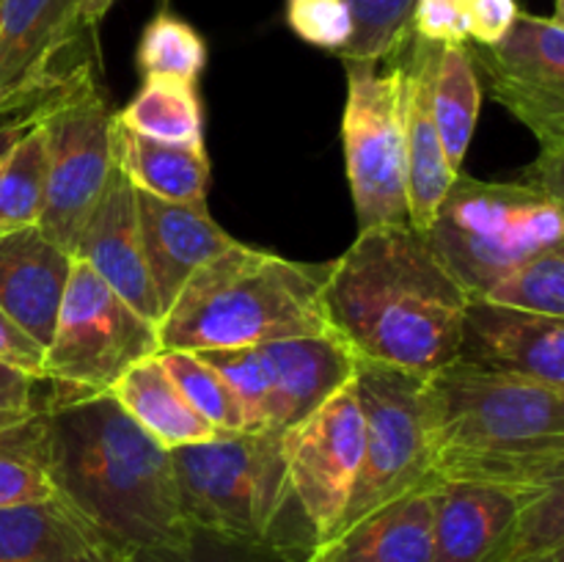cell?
Listing matches in <instances>:
<instances>
[{
    "label": "cell",
    "instance_id": "14",
    "mask_svg": "<svg viewBox=\"0 0 564 562\" xmlns=\"http://www.w3.org/2000/svg\"><path fill=\"white\" fill-rule=\"evenodd\" d=\"M69 253L77 262L88 264L138 314L152 320L154 325L160 323L163 312H160L158 292H154L147 253H143L135 187L130 185L119 165L110 174L108 187L83 224Z\"/></svg>",
    "mask_w": 564,
    "mask_h": 562
},
{
    "label": "cell",
    "instance_id": "25",
    "mask_svg": "<svg viewBox=\"0 0 564 562\" xmlns=\"http://www.w3.org/2000/svg\"><path fill=\"white\" fill-rule=\"evenodd\" d=\"M479 102H482V83L468 44H444L433 80V116L446 163L455 174H463V160L471 147L479 108H482Z\"/></svg>",
    "mask_w": 564,
    "mask_h": 562
},
{
    "label": "cell",
    "instance_id": "8",
    "mask_svg": "<svg viewBox=\"0 0 564 562\" xmlns=\"http://www.w3.org/2000/svg\"><path fill=\"white\" fill-rule=\"evenodd\" d=\"M154 353H160L158 325L75 259L53 339L44 347V380L55 389L50 397L110 391L132 364Z\"/></svg>",
    "mask_w": 564,
    "mask_h": 562
},
{
    "label": "cell",
    "instance_id": "18",
    "mask_svg": "<svg viewBox=\"0 0 564 562\" xmlns=\"http://www.w3.org/2000/svg\"><path fill=\"white\" fill-rule=\"evenodd\" d=\"M270 380V430L286 433L356 378L358 361L334 334L257 345Z\"/></svg>",
    "mask_w": 564,
    "mask_h": 562
},
{
    "label": "cell",
    "instance_id": "36",
    "mask_svg": "<svg viewBox=\"0 0 564 562\" xmlns=\"http://www.w3.org/2000/svg\"><path fill=\"white\" fill-rule=\"evenodd\" d=\"M286 25L306 44L336 55L352 36L347 0H286Z\"/></svg>",
    "mask_w": 564,
    "mask_h": 562
},
{
    "label": "cell",
    "instance_id": "34",
    "mask_svg": "<svg viewBox=\"0 0 564 562\" xmlns=\"http://www.w3.org/2000/svg\"><path fill=\"white\" fill-rule=\"evenodd\" d=\"M303 556L275 543L226 538L191 527V538L182 545H152L127 554V562H301Z\"/></svg>",
    "mask_w": 564,
    "mask_h": 562
},
{
    "label": "cell",
    "instance_id": "19",
    "mask_svg": "<svg viewBox=\"0 0 564 562\" xmlns=\"http://www.w3.org/2000/svg\"><path fill=\"white\" fill-rule=\"evenodd\" d=\"M72 262L39 226L0 235V309L42 347L53 339Z\"/></svg>",
    "mask_w": 564,
    "mask_h": 562
},
{
    "label": "cell",
    "instance_id": "32",
    "mask_svg": "<svg viewBox=\"0 0 564 562\" xmlns=\"http://www.w3.org/2000/svg\"><path fill=\"white\" fill-rule=\"evenodd\" d=\"M135 61L143 77L171 75L198 80L207 66V42L191 22L180 20L171 11H160L143 28Z\"/></svg>",
    "mask_w": 564,
    "mask_h": 562
},
{
    "label": "cell",
    "instance_id": "38",
    "mask_svg": "<svg viewBox=\"0 0 564 562\" xmlns=\"http://www.w3.org/2000/svg\"><path fill=\"white\" fill-rule=\"evenodd\" d=\"M86 66H88V61H80V64L72 66V69L66 72L64 80H61L55 88H50L47 94H42V97L31 99V102L20 105V108H14V110H9V114L0 116V165H3L6 154L11 152V147L20 141L22 132H28L33 125H39V121H42L44 116H47L50 110L61 102V97H64L72 86H75V80L80 77V72L86 69Z\"/></svg>",
    "mask_w": 564,
    "mask_h": 562
},
{
    "label": "cell",
    "instance_id": "9",
    "mask_svg": "<svg viewBox=\"0 0 564 562\" xmlns=\"http://www.w3.org/2000/svg\"><path fill=\"white\" fill-rule=\"evenodd\" d=\"M356 395L364 417L361 466L336 534L402 496L438 485L422 428V378L358 361Z\"/></svg>",
    "mask_w": 564,
    "mask_h": 562
},
{
    "label": "cell",
    "instance_id": "3",
    "mask_svg": "<svg viewBox=\"0 0 564 562\" xmlns=\"http://www.w3.org/2000/svg\"><path fill=\"white\" fill-rule=\"evenodd\" d=\"M44 422L55 494L110 543L130 554L191 538L169 450L108 391L47 397Z\"/></svg>",
    "mask_w": 564,
    "mask_h": 562
},
{
    "label": "cell",
    "instance_id": "29",
    "mask_svg": "<svg viewBox=\"0 0 564 562\" xmlns=\"http://www.w3.org/2000/svg\"><path fill=\"white\" fill-rule=\"evenodd\" d=\"M564 551V483L521 501L488 562H532Z\"/></svg>",
    "mask_w": 564,
    "mask_h": 562
},
{
    "label": "cell",
    "instance_id": "40",
    "mask_svg": "<svg viewBox=\"0 0 564 562\" xmlns=\"http://www.w3.org/2000/svg\"><path fill=\"white\" fill-rule=\"evenodd\" d=\"M518 11L516 0H468V42L482 47L496 44L510 31Z\"/></svg>",
    "mask_w": 564,
    "mask_h": 562
},
{
    "label": "cell",
    "instance_id": "17",
    "mask_svg": "<svg viewBox=\"0 0 564 562\" xmlns=\"http://www.w3.org/2000/svg\"><path fill=\"white\" fill-rule=\"evenodd\" d=\"M135 207L147 268L165 314L185 281L237 240L215 224L207 204H174L135 191Z\"/></svg>",
    "mask_w": 564,
    "mask_h": 562
},
{
    "label": "cell",
    "instance_id": "33",
    "mask_svg": "<svg viewBox=\"0 0 564 562\" xmlns=\"http://www.w3.org/2000/svg\"><path fill=\"white\" fill-rule=\"evenodd\" d=\"M352 36L339 53L341 61L394 58L413 36L411 17L416 0H347Z\"/></svg>",
    "mask_w": 564,
    "mask_h": 562
},
{
    "label": "cell",
    "instance_id": "39",
    "mask_svg": "<svg viewBox=\"0 0 564 562\" xmlns=\"http://www.w3.org/2000/svg\"><path fill=\"white\" fill-rule=\"evenodd\" d=\"M39 383L42 380L0 361V430L25 422L44 406V402H39Z\"/></svg>",
    "mask_w": 564,
    "mask_h": 562
},
{
    "label": "cell",
    "instance_id": "22",
    "mask_svg": "<svg viewBox=\"0 0 564 562\" xmlns=\"http://www.w3.org/2000/svg\"><path fill=\"white\" fill-rule=\"evenodd\" d=\"M521 496L471 483L433 488L435 562H488L505 538Z\"/></svg>",
    "mask_w": 564,
    "mask_h": 562
},
{
    "label": "cell",
    "instance_id": "2",
    "mask_svg": "<svg viewBox=\"0 0 564 562\" xmlns=\"http://www.w3.org/2000/svg\"><path fill=\"white\" fill-rule=\"evenodd\" d=\"M419 402L435 483L521 499L564 483V389L455 358L422 378Z\"/></svg>",
    "mask_w": 564,
    "mask_h": 562
},
{
    "label": "cell",
    "instance_id": "35",
    "mask_svg": "<svg viewBox=\"0 0 564 562\" xmlns=\"http://www.w3.org/2000/svg\"><path fill=\"white\" fill-rule=\"evenodd\" d=\"M229 386L237 400L246 430H270V380L257 347L198 353Z\"/></svg>",
    "mask_w": 564,
    "mask_h": 562
},
{
    "label": "cell",
    "instance_id": "42",
    "mask_svg": "<svg viewBox=\"0 0 564 562\" xmlns=\"http://www.w3.org/2000/svg\"><path fill=\"white\" fill-rule=\"evenodd\" d=\"M113 3L116 0H77V17H80V25L94 33Z\"/></svg>",
    "mask_w": 564,
    "mask_h": 562
},
{
    "label": "cell",
    "instance_id": "43",
    "mask_svg": "<svg viewBox=\"0 0 564 562\" xmlns=\"http://www.w3.org/2000/svg\"><path fill=\"white\" fill-rule=\"evenodd\" d=\"M532 562H564V551H560V554H549V556H540V560H532Z\"/></svg>",
    "mask_w": 564,
    "mask_h": 562
},
{
    "label": "cell",
    "instance_id": "27",
    "mask_svg": "<svg viewBox=\"0 0 564 562\" xmlns=\"http://www.w3.org/2000/svg\"><path fill=\"white\" fill-rule=\"evenodd\" d=\"M55 496L47 466L44 406L25 422L0 430V510Z\"/></svg>",
    "mask_w": 564,
    "mask_h": 562
},
{
    "label": "cell",
    "instance_id": "24",
    "mask_svg": "<svg viewBox=\"0 0 564 562\" xmlns=\"http://www.w3.org/2000/svg\"><path fill=\"white\" fill-rule=\"evenodd\" d=\"M160 446L202 444L220 435L185 402L171 375L160 364L158 353L132 364L108 391Z\"/></svg>",
    "mask_w": 564,
    "mask_h": 562
},
{
    "label": "cell",
    "instance_id": "20",
    "mask_svg": "<svg viewBox=\"0 0 564 562\" xmlns=\"http://www.w3.org/2000/svg\"><path fill=\"white\" fill-rule=\"evenodd\" d=\"M0 562H127V551L55 494L0 510Z\"/></svg>",
    "mask_w": 564,
    "mask_h": 562
},
{
    "label": "cell",
    "instance_id": "37",
    "mask_svg": "<svg viewBox=\"0 0 564 562\" xmlns=\"http://www.w3.org/2000/svg\"><path fill=\"white\" fill-rule=\"evenodd\" d=\"M416 36L435 44L468 42V0H416L411 17Z\"/></svg>",
    "mask_w": 564,
    "mask_h": 562
},
{
    "label": "cell",
    "instance_id": "15",
    "mask_svg": "<svg viewBox=\"0 0 564 562\" xmlns=\"http://www.w3.org/2000/svg\"><path fill=\"white\" fill-rule=\"evenodd\" d=\"M457 358L564 389V320L471 298Z\"/></svg>",
    "mask_w": 564,
    "mask_h": 562
},
{
    "label": "cell",
    "instance_id": "5",
    "mask_svg": "<svg viewBox=\"0 0 564 562\" xmlns=\"http://www.w3.org/2000/svg\"><path fill=\"white\" fill-rule=\"evenodd\" d=\"M281 435L275 430H240L169 450L185 521L306 556L314 538L290 523V507L297 501L286 477Z\"/></svg>",
    "mask_w": 564,
    "mask_h": 562
},
{
    "label": "cell",
    "instance_id": "30",
    "mask_svg": "<svg viewBox=\"0 0 564 562\" xmlns=\"http://www.w3.org/2000/svg\"><path fill=\"white\" fill-rule=\"evenodd\" d=\"M479 298L499 306L564 320V246L534 253Z\"/></svg>",
    "mask_w": 564,
    "mask_h": 562
},
{
    "label": "cell",
    "instance_id": "44",
    "mask_svg": "<svg viewBox=\"0 0 564 562\" xmlns=\"http://www.w3.org/2000/svg\"><path fill=\"white\" fill-rule=\"evenodd\" d=\"M163 3H165V0H163Z\"/></svg>",
    "mask_w": 564,
    "mask_h": 562
},
{
    "label": "cell",
    "instance_id": "7",
    "mask_svg": "<svg viewBox=\"0 0 564 562\" xmlns=\"http://www.w3.org/2000/svg\"><path fill=\"white\" fill-rule=\"evenodd\" d=\"M402 50L386 61H341L347 75L341 143H345L347 180L356 204L358 231L372 226L408 224Z\"/></svg>",
    "mask_w": 564,
    "mask_h": 562
},
{
    "label": "cell",
    "instance_id": "13",
    "mask_svg": "<svg viewBox=\"0 0 564 562\" xmlns=\"http://www.w3.org/2000/svg\"><path fill=\"white\" fill-rule=\"evenodd\" d=\"M83 33L77 0H0V116L58 86Z\"/></svg>",
    "mask_w": 564,
    "mask_h": 562
},
{
    "label": "cell",
    "instance_id": "23",
    "mask_svg": "<svg viewBox=\"0 0 564 562\" xmlns=\"http://www.w3.org/2000/svg\"><path fill=\"white\" fill-rule=\"evenodd\" d=\"M113 152L116 165L135 191L174 204H207L209 158L204 141H158L113 121Z\"/></svg>",
    "mask_w": 564,
    "mask_h": 562
},
{
    "label": "cell",
    "instance_id": "1",
    "mask_svg": "<svg viewBox=\"0 0 564 562\" xmlns=\"http://www.w3.org/2000/svg\"><path fill=\"white\" fill-rule=\"evenodd\" d=\"M471 301L413 226H372L328 264L323 309L336 339L361 364L427 378L455 361Z\"/></svg>",
    "mask_w": 564,
    "mask_h": 562
},
{
    "label": "cell",
    "instance_id": "10",
    "mask_svg": "<svg viewBox=\"0 0 564 562\" xmlns=\"http://www.w3.org/2000/svg\"><path fill=\"white\" fill-rule=\"evenodd\" d=\"M42 130L47 187L36 226L64 251H72L116 169L113 114L94 80L91 64L44 116Z\"/></svg>",
    "mask_w": 564,
    "mask_h": 562
},
{
    "label": "cell",
    "instance_id": "6",
    "mask_svg": "<svg viewBox=\"0 0 564 562\" xmlns=\"http://www.w3.org/2000/svg\"><path fill=\"white\" fill-rule=\"evenodd\" d=\"M424 235L468 295L479 298L534 253L564 246L562 198L527 182L457 174Z\"/></svg>",
    "mask_w": 564,
    "mask_h": 562
},
{
    "label": "cell",
    "instance_id": "12",
    "mask_svg": "<svg viewBox=\"0 0 564 562\" xmlns=\"http://www.w3.org/2000/svg\"><path fill=\"white\" fill-rule=\"evenodd\" d=\"M292 496L317 543L334 538L361 466L364 417L356 378L281 435Z\"/></svg>",
    "mask_w": 564,
    "mask_h": 562
},
{
    "label": "cell",
    "instance_id": "16",
    "mask_svg": "<svg viewBox=\"0 0 564 562\" xmlns=\"http://www.w3.org/2000/svg\"><path fill=\"white\" fill-rule=\"evenodd\" d=\"M444 44L413 33L402 50L405 61V110H402V147H405L408 226L427 231L444 204L455 171L446 163L433 116V80Z\"/></svg>",
    "mask_w": 564,
    "mask_h": 562
},
{
    "label": "cell",
    "instance_id": "28",
    "mask_svg": "<svg viewBox=\"0 0 564 562\" xmlns=\"http://www.w3.org/2000/svg\"><path fill=\"white\" fill-rule=\"evenodd\" d=\"M47 187V149L42 121L22 132L0 165V235L36 226Z\"/></svg>",
    "mask_w": 564,
    "mask_h": 562
},
{
    "label": "cell",
    "instance_id": "4",
    "mask_svg": "<svg viewBox=\"0 0 564 562\" xmlns=\"http://www.w3.org/2000/svg\"><path fill=\"white\" fill-rule=\"evenodd\" d=\"M328 264H301L235 242L204 262L158 323L160 350H231L330 334L323 309Z\"/></svg>",
    "mask_w": 564,
    "mask_h": 562
},
{
    "label": "cell",
    "instance_id": "21",
    "mask_svg": "<svg viewBox=\"0 0 564 562\" xmlns=\"http://www.w3.org/2000/svg\"><path fill=\"white\" fill-rule=\"evenodd\" d=\"M301 562H435L433 488L369 512L314 545Z\"/></svg>",
    "mask_w": 564,
    "mask_h": 562
},
{
    "label": "cell",
    "instance_id": "11",
    "mask_svg": "<svg viewBox=\"0 0 564 562\" xmlns=\"http://www.w3.org/2000/svg\"><path fill=\"white\" fill-rule=\"evenodd\" d=\"M468 44L488 88L534 132L543 158H564V20L562 0L551 17L518 11L510 31L490 47Z\"/></svg>",
    "mask_w": 564,
    "mask_h": 562
},
{
    "label": "cell",
    "instance_id": "26",
    "mask_svg": "<svg viewBox=\"0 0 564 562\" xmlns=\"http://www.w3.org/2000/svg\"><path fill=\"white\" fill-rule=\"evenodd\" d=\"M116 125L158 141H204V114L196 80L147 75L135 97L113 114Z\"/></svg>",
    "mask_w": 564,
    "mask_h": 562
},
{
    "label": "cell",
    "instance_id": "31",
    "mask_svg": "<svg viewBox=\"0 0 564 562\" xmlns=\"http://www.w3.org/2000/svg\"><path fill=\"white\" fill-rule=\"evenodd\" d=\"M160 364L171 375L180 395L187 406L198 413L207 424H213L218 433H240L242 413L237 400L231 397L229 386L224 383L218 372L193 350H160Z\"/></svg>",
    "mask_w": 564,
    "mask_h": 562
},
{
    "label": "cell",
    "instance_id": "41",
    "mask_svg": "<svg viewBox=\"0 0 564 562\" xmlns=\"http://www.w3.org/2000/svg\"><path fill=\"white\" fill-rule=\"evenodd\" d=\"M0 361L44 380V347L33 342L3 309H0Z\"/></svg>",
    "mask_w": 564,
    "mask_h": 562
}]
</instances>
